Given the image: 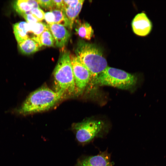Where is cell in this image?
I'll return each instance as SVG.
<instances>
[{
    "mask_svg": "<svg viewBox=\"0 0 166 166\" xmlns=\"http://www.w3.org/2000/svg\"><path fill=\"white\" fill-rule=\"evenodd\" d=\"M65 95L45 86L32 92L18 109L19 113L27 115L49 109Z\"/></svg>",
    "mask_w": 166,
    "mask_h": 166,
    "instance_id": "6da1fadb",
    "label": "cell"
},
{
    "mask_svg": "<svg viewBox=\"0 0 166 166\" xmlns=\"http://www.w3.org/2000/svg\"><path fill=\"white\" fill-rule=\"evenodd\" d=\"M75 53L80 61L90 72V81L108 66L107 61L101 50L93 44L80 41L77 44Z\"/></svg>",
    "mask_w": 166,
    "mask_h": 166,
    "instance_id": "7a4b0ae2",
    "label": "cell"
},
{
    "mask_svg": "<svg viewBox=\"0 0 166 166\" xmlns=\"http://www.w3.org/2000/svg\"><path fill=\"white\" fill-rule=\"evenodd\" d=\"M69 51L63 49L53 71L54 90L66 95L76 93Z\"/></svg>",
    "mask_w": 166,
    "mask_h": 166,
    "instance_id": "3957f363",
    "label": "cell"
},
{
    "mask_svg": "<svg viewBox=\"0 0 166 166\" xmlns=\"http://www.w3.org/2000/svg\"><path fill=\"white\" fill-rule=\"evenodd\" d=\"M137 80L136 77L133 74L119 69L108 66L90 82L93 85L109 86L126 89L135 85Z\"/></svg>",
    "mask_w": 166,
    "mask_h": 166,
    "instance_id": "277c9868",
    "label": "cell"
},
{
    "mask_svg": "<svg viewBox=\"0 0 166 166\" xmlns=\"http://www.w3.org/2000/svg\"><path fill=\"white\" fill-rule=\"evenodd\" d=\"M104 127V123L101 121L88 120L74 124L72 129L77 141L84 144L101 136Z\"/></svg>",
    "mask_w": 166,
    "mask_h": 166,
    "instance_id": "5b68a950",
    "label": "cell"
},
{
    "mask_svg": "<svg viewBox=\"0 0 166 166\" xmlns=\"http://www.w3.org/2000/svg\"><path fill=\"white\" fill-rule=\"evenodd\" d=\"M74 80L76 93H81L85 89L91 79L88 69L81 62L76 56L70 55Z\"/></svg>",
    "mask_w": 166,
    "mask_h": 166,
    "instance_id": "8992f818",
    "label": "cell"
},
{
    "mask_svg": "<svg viewBox=\"0 0 166 166\" xmlns=\"http://www.w3.org/2000/svg\"><path fill=\"white\" fill-rule=\"evenodd\" d=\"M132 26L133 32L136 35L145 36L151 32L152 24L146 14L144 13L137 14L133 18Z\"/></svg>",
    "mask_w": 166,
    "mask_h": 166,
    "instance_id": "52a82bcc",
    "label": "cell"
},
{
    "mask_svg": "<svg viewBox=\"0 0 166 166\" xmlns=\"http://www.w3.org/2000/svg\"><path fill=\"white\" fill-rule=\"evenodd\" d=\"M110 155L106 152L79 160L75 166H112Z\"/></svg>",
    "mask_w": 166,
    "mask_h": 166,
    "instance_id": "ba28073f",
    "label": "cell"
},
{
    "mask_svg": "<svg viewBox=\"0 0 166 166\" xmlns=\"http://www.w3.org/2000/svg\"><path fill=\"white\" fill-rule=\"evenodd\" d=\"M49 29L54 39L56 46L64 47L70 37L68 31L63 26L54 23L49 25Z\"/></svg>",
    "mask_w": 166,
    "mask_h": 166,
    "instance_id": "9c48e42d",
    "label": "cell"
},
{
    "mask_svg": "<svg viewBox=\"0 0 166 166\" xmlns=\"http://www.w3.org/2000/svg\"><path fill=\"white\" fill-rule=\"evenodd\" d=\"M12 6L14 10L21 15L33 8H39L37 0H16L13 2Z\"/></svg>",
    "mask_w": 166,
    "mask_h": 166,
    "instance_id": "30bf717a",
    "label": "cell"
},
{
    "mask_svg": "<svg viewBox=\"0 0 166 166\" xmlns=\"http://www.w3.org/2000/svg\"><path fill=\"white\" fill-rule=\"evenodd\" d=\"M13 28L17 42L30 38L28 23L24 21L19 22L14 24Z\"/></svg>",
    "mask_w": 166,
    "mask_h": 166,
    "instance_id": "8fae6325",
    "label": "cell"
},
{
    "mask_svg": "<svg viewBox=\"0 0 166 166\" xmlns=\"http://www.w3.org/2000/svg\"><path fill=\"white\" fill-rule=\"evenodd\" d=\"M20 51L23 54L30 55L38 51L40 47L39 44L32 38H29L18 42Z\"/></svg>",
    "mask_w": 166,
    "mask_h": 166,
    "instance_id": "7c38bea8",
    "label": "cell"
},
{
    "mask_svg": "<svg viewBox=\"0 0 166 166\" xmlns=\"http://www.w3.org/2000/svg\"><path fill=\"white\" fill-rule=\"evenodd\" d=\"M84 1L80 0L78 4L74 7L64 6L63 10L69 21V29H72L74 21L81 10Z\"/></svg>",
    "mask_w": 166,
    "mask_h": 166,
    "instance_id": "4fadbf2b",
    "label": "cell"
},
{
    "mask_svg": "<svg viewBox=\"0 0 166 166\" xmlns=\"http://www.w3.org/2000/svg\"><path fill=\"white\" fill-rule=\"evenodd\" d=\"M36 41L40 47L42 45L53 46L55 41L49 30L43 32L38 36H34L31 38Z\"/></svg>",
    "mask_w": 166,
    "mask_h": 166,
    "instance_id": "5bb4252c",
    "label": "cell"
},
{
    "mask_svg": "<svg viewBox=\"0 0 166 166\" xmlns=\"http://www.w3.org/2000/svg\"><path fill=\"white\" fill-rule=\"evenodd\" d=\"M75 29L77 34L83 38L90 40L93 35V30L91 26L87 22L78 23Z\"/></svg>",
    "mask_w": 166,
    "mask_h": 166,
    "instance_id": "9a60e30c",
    "label": "cell"
},
{
    "mask_svg": "<svg viewBox=\"0 0 166 166\" xmlns=\"http://www.w3.org/2000/svg\"><path fill=\"white\" fill-rule=\"evenodd\" d=\"M29 23V33L33 34L32 38L34 36H39L44 31L49 30V25L41 22L33 23Z\"/></svg>",
    "mask_w": 166,
    "mask_h": 166,
    "instance_id": "2e32d148",
    "label": "cell"
},
{
    "mask_svg": "<svg viewBox=\"0 0 166 166\" xmlns=\"http://www.w3.org/2000/svg\"><path fill=\"white\" fill-rule=\"evenodd\" d=\"M50 11L53 13L55 16L54 23L60 24L69 28V21L63 9L61 10L54 9Z\"/></svg>",
    "mask_w": 166,
    "mask_h": 166,
    "instance_id": "e0dca14e",
    "label": "cell"
},
{
    "mask_svg": "<svg viewBox=\"0 0 166 166\" xmlns=\"http://www.w3.org/2000/svg\"><path fill=\"white\" fill-rule=\"evenodd\" d=\"M30 12L39 22H41L44 18L45 13L40 8H33Z\"/></svg>",
    "mask_w": 166,
    "mask_h": 166,
    "instance_id": "ac0fdd59",
    "label": "cell"
},
{
    "mask_svg": "<svg viewBox=\"0 0 166 166\" xmlns=\"http://www.w3.org/2000/svg\"><path fill=\"white\" fill-rule=\"evenodd\" d=\"M38 3L42 8L51 10L54 8V6L52 0H38Z\"/></svg>",
    "mask_w": 166,
    "mask_h": 166,
    "instance_id": "d6986e66",
    "label": "cell"
},
{
    "mask_svg": "<svg viewBox=\"0 0 166 166\" xmlns=\"http://www.w3.org/2000/svg\"><path fill=\"white\" fill-rule=\"evenodd\" d=\"M30 11L24 13L21 15L26 21V22L30 23H33L38 22V19Z\"/></svg>",
    "mask_w": 166,
    "mask_h": 166,
    "instance_id": "ffe728a7",
    "label": "cell"
},
{
    "mask_svg": "<svg viewBox=\"0 0 166 166\" xmlns=\"http://www.w3.org/2000/svg\"><path fill=\"white\" fill-rule=\"evenodd\" d=\"M44 19L48 25L54 23L55 16L54 14L51 11L45 13Z\"/></svg>",
    "mask_w": 166,
    "mask_h": 166,
    "instance_id": "44dd1931",
    "label": "cell"
},
{
    "mask_svg": "<svg viewBox=\"0 0 166 166\" xmlns=\"http://www.w3.org/2000/svg\"><path fill=\"white\" fill-rule=\"evenodd\" d=\"M80 0H63L64 6L71 7H76L79 3Z\"/></svg>",
    "mask_w": 166,
    "mask_h": 166,
    "instance_id": "7402d4cb",
    "label": "cell"
},
{
    "mask_svg": "<svg viewBox=\"0 0 166 166\" xmlns=\"http://www.w3.org/2000/svg\"><path fill=\"white\" fill-rule=\"evenodd\" d=\"M53 3L54 8L61 10L64 8V3L62 0H52Z\"/></svg>",
    "mask_w": 166,
    "mask_h": 166,
    "instance_id": "603a6c76",
    "label": "cell"
}]
</instances>
